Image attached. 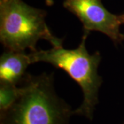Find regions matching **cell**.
Masks as SVG:
<instances>
[{"label": "cell", "mask_w": 124, "mask_h": 124, "mask_svg": "<svg viewBox=\"0 0 124 124\" xmlns=\"http://www.w3.org/2000/svg\"><path fill=\"white\" fill-rule=\"evenodd\" d=\"M20 96L7 110L1 112V124H67L74 114L59 97L54 88L53 74H27Z\"/></svg>", "instance_id": "6da1fadb"}, {"label": "cell", "mask_w": 124, "mask_h": 124, "mask_svg": "<svg viewBox=\"0 0 124 124\" xmlns=\"http://www.w3.org/2000/svg\"><path fill=\"white\" fill-rule=\"evenodd\" d=\"M90 33L84 32L77 48L66 49L63 46L53 47L48 50H37L29 53L32 63L45 62L62 69L79 84L83 91L84 100L74 114L93 119L95 106L99 99V90L103 79L98 74L101 60L99 52L93 54L86 48V39Z\"/></svg>", "instance_id": "7a4b0ae2"}, {"label": "cell", "mask_w": 124, "mask_h": 124, "mask_svg": "<svg viewBox=\"0 0 124 124\" xmlns=\"http://www.w3.org/2000/svg\"><path fill=\"white\" fill-rule=\"evenodd\" d=\"M46 11L31 6L22 0H0V41L13 51L37 50L38 41H48L53 47L63 39L53 35L46 22Z\"/></svg>", "instance_id": "3957f363"}, {"label": "cell", "mask_w": 124, "mask_h": 124, "mask_svg": "<svg viewBox=\"0 0 124 124\" xmlns=\"http://www.w3.org/2000/svg\"><path fill=\"white\" fill-rule=\"evenodd\" d=\"M63 6L79 19L85 32H101L115 44L124 41L120 32V27L124 24L122 15L111 13L101 0H65Z\"/></svg>", "instance_id": "277c9868"}, {"label": "cell", "mask_w": 124, "mask_h": 124, "mask_svg": "<svg viewBox=\"0 0 124 124\" xmlns=\"http://www.w3.org/2000/svg\"><path fill=\"white\" fill-rule=\"evenodd\" d=\"M31 63L30 53L6 50L0 57V82L14 85L22 82Z\"/></svg>", "instance_id": "5b68a950"}, {"label": "cell", "mask_w": 124, "mask_h": 124, "mask_svg": "<svg viewBox=\"0 0 124 124\" xmlns=\"http://www.w3.org/2000/svg\"><path fill=\"white\" fill-rule=\"evenodd\" d=\"M21 88L17 85L0 82V111L4 112L13 105L20 96Z\"/></svg>", "instance_id": "8992f818"}, {"label": "cell", "mask_w": 124, "mask_h": 124, "mask_svg": "<svg viewBox=\"0 0 124 124\" xmlns=\"http://www.w3.org/2000/svg\"><path fill=\"white\" fill-rule=\"evenodd\" d=\"M46 4L48 6H52L54 4V0H46Z\"/></svg>", "instance_id": "52a82bcc"}, {"label": "cell", "mask_w": 124, "mask_h": 124, "mask_svg": "<svg viewBox=\"0 0 124 124\" xmlns=\"http://www.w3.org/2000/svg\"><path fill=\"white\" fill-rule=\"evenodd\" d=\"M122 17H123V19H124V13L122 14Z\"/></svg>", "instance_id": "ba28073f"}, {"label": "cell", "mask_w": 124, "mask_h": 124, "mask_svg": "<svg viewBox=\"0 0 124 124\" xmlns=\"http://www.w3.org/2000/svg\"><path fill=\"white\" fill-rule=\"evenodd\" d=\"M123 39H124V34H123Z\"/></svg>", "instance_id": "9c48e42d"}, {"label": "cell", "mask_w": 124, "mask_h": 124, "mask_svg": "<svg viewBox=\"0 0 124 124\" xmlns=\"http://www.w3.org/2000/svg\"></svg>", "instance_id": "30bf717a"}]
</instances>
